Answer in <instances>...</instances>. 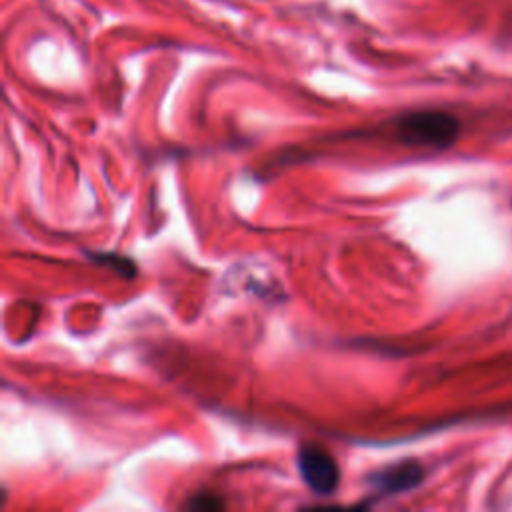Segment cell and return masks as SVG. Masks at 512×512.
<instances>
[{
  "label": "cell",
  "mask_w": 512,
  "mask_h": 512,
  "mask_svg": "<svg viewBox=\"0 0 512 512\" xmlns=\"http://www.w3.org/2000/svg\"><path fill=\"white\" fill-rule=\"evenodd\" d=\"M398 140L406 146L448 148L460 134V124L452 114L438 110L412 112L396 122Z\"/></svg>",
  "instance_id": "6da1fadb"
},
{
  "label": "cell",
  "mask_w": 512,
  "mask_h": 512,
  "mask_svg": "<svg viewBox=\"0 0 512 512\" xmlns=\"http://www.w3.org/2000/svg\"><path fill=\"white\" fill-rule=\"evenodd\" d=\"M186 508H192V510H220V508H224V500H220L212 492H198L186 502Z\"/></svg>",
  "instance_id": "277c9868"
},
{
  "label": "cell",
  "mask_w": 512,
  "mask_h": 512,
  "mask_svg": "<svg viewBox=\"0 0 512 512\" xmlns=\"http://www.w3.org/2000/svg\"><path fill=\"white\" fill-rule=\"evenodd\" d=\"M298 472L304 480V484L320 494V496H328L332 494L338 484H340V468L336 464V460L332 458V454L328 450H324L318 444H302L298 448Z\"/></svg>",
  "instance_id": "7a4b0ae2"
},
{
  "label": "cell",
  "mask_w": 512,
  "mask_h": 512,
  "mask_svg": "<svg viewBox=\"0 0 512 512\" xmlns=\"http://www.w3.org/2000/svg\"><path fill=\"white\" fill-rule=\"evenodd\" d=\"M366 480L382 494H400L416 488L424 480V468L416 460H400L372 472Z\"/></svg>",
  "instance_id": "3957f363"
},
{
  "label": "cell",
  "mask_w": 512,
  "mask_h": 512,
  "mask_svg": "<svg viewBox=\"0 0 512 512\" xmlns=\"http://www.w3.org/2000/svg\"><path fill=\"white\" fill-rule=\"evenodd\" d=\"M100 256V260L102 262H106L108 266H114L120 274H124V276H134V272H136V268H134V264L130 262V260H126V258H120V256H102V254H98Z\"/></svg>",
  "instance_id": "5b68a950"
}]
</instances>
